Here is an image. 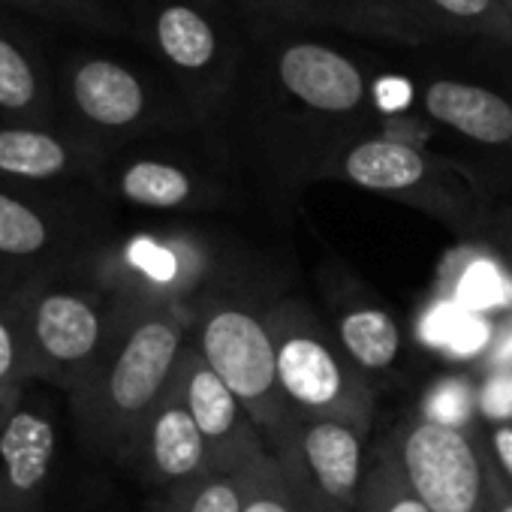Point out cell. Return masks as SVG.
<instances>
[{
  "label": "cell",
  "instance_id": "cell-5",
  "mask_svg": "<svg viewBox=\"0 0 512 512\" xmlns=\"http://www.w3.org/2000/svg\"><path fill=\"white\" fill-rule=\"evenodd\" d=\"M278 380L299 419H338L362 434L374 422V392L302 302H281L266 314Z\"/></svg>",
  "mask_w": 512,
  "mask_h": 512
},
{
  "label": "cell",
  "instance_id": "cell-17",
  "mask_svg": "<svg viewBox=\"0 0 512 512\" xmlns=\"http://www.w3.org/2000/svg\"><path fill=\"white\" fill-rule=\"evenodd\" d=\"M419 103L434 124L476 145H512V100L491 85L458 76H431L419 88Z\"/></svg>",
  "mask_w": 512,
  "mask_h": 512
},
{
  "label": "cell",
  "instance_id": "cell-22",
  "mask_svg": "<svg viewBox=\"0 0 512 512\" xmlns=\"http://www.w3.org/2000/svg\"><path fill=\"white\" fill-rule=\"evenodd\" d=\"M338 344L362 374L386 371L398 359L401 332L386 311L362 305L338 317Z\"/></svg>",
  "mask_w": 512,
  "mask_h": 512
},
{
  "label": "cell",
  "instance_id": "cell-1",
  "mask_svg": "<svg viewBox=\"0 0 512 512\" xmlns=\"http://www.w3.org/2000/svg\"><path fill=\"white\" fill-rule=\"evenodd\" d=\"M190 320L178 302H124L94 371L70 392L76 434L91 455H118L169 392Z\"/></svg>",
  "mask_w": 512,
  "mask_h": 512
},
{
  "label": "cell",
  "instance_id": "cell-34",
  "mask_svg": "<svg viewBox=\"0 0 512 512\" xmlns=\"http://www.w3.org/2000/svg\"><path fill=\"white\" fill-rule=\"evenodd\" d=\"M350 512H359V506H356V509H350Z\"/></svg>",
  "mask_w": 512,
  "mask_h": 512
},
{
  "label": "cell",
  "instance_id": "cell-16",
  "mask_svg": "<svg viewBox=\"0 0 512 512\" xmlns=\"http://www.w3.org/2000/svg\"><path fill=\"white\" fill-rule=\"evenodd\" d=\"M329 166L338 178L371 193L398 199L446 193V166L395 136H353L329 157Z\"/></svg>",
  "mask_w": 512,
  "mask_h": 512
},
{
  "label": "cell",
  "instance_id": "cell-28",
  "mask_svg": "<svg viewBox=\"0 0 512 512\" xmlns=\"http://www.w3.org/2000/svg\"><path fill=\"white\" fill-rule=\"evenodd\" d=\"M476 398H479V419H485L488 425L512 422V371L482 374Z\"/></svg>",
  "mask_w": 512,
  "mask_h": 512
},
{
  "label": "cell",
  "instance_id": "cell-15",
  "mask_svg": "<svg viewBox=\"0 0 512 512\" xmlns=\"http://www.w3.org/2000/svg\"><path fill=\"white\" fill-rule=\"evenodd\" d=\"M58 428L43 404L19 398L0 434V512H46Z\"/></svg>",
  "mask_w": 512,
  "mask_h": 512
},
{
  "label": "cell",
  "instance_id": "cell-24",
  "mask_svg": "<svg viewBox=\"0 0 512 512\" xmlns=\"http://www.w3.org/2000/svg\"><path fill=\"white\" fill-rule=\"evenodd\" d=\"M359 512H431V509L422 503V497L404 476L395 455L386 452L365 473L359 491Z\"/></svg>",
  "mask_w": 512,
  "mask_h": 512
},
{
  "label": "cell",
  "instance_id": "cell-32",
  "mask_svg": "<svg viewBox=\"0 0 512 512\" xmlns=\"http://www.w3.org/2000/svg\"><path fill=\"white\" fill-rule=\"evenodd\" d=\"M491 494H494V512H512V485L494 470V464H491Z\"/></svg>",
  "mask_w": 512,
  "mask_h": 512
},
{
  "label": "cell",
  "instance_id": "cell-11",
  "mask_svg": "<svg viewBox=\"0 0 512 512\" xmlns=\"http://www.w3.org/2000/svg\"><path fill=\"white\" fill-rule=\"evenodd\" d=\"M79 214L55 193L0 184V269L37 275L76 263Z\"/></svg>",
  "mask_w": 512,
  "mask_h": 512
},
{
  "label": "cell",
  "instance_id": "cell-21",
  "mask_svg": "<svg viewBox=\"0 0 512 512\" xmlns=\"http://www.w3.org/2000/svg\"><path fill=\"white\" fill-rule=\"evenodd\" d=\"M25 296L28 275H0V398H16L31 383Z\"/></svg>",
  "mask_w": 512,
  "mask_h": 512
},
{
  "label": "cell",
  "instance_id": "cell-20",
  "mask_svg": "<svg viewBox=\"0 0 512 512\" xmlns=\"http://www.w3.org/2000/svg\"><path fill=\"white\" fill-rule=\"evenodd\" d=\"M0 7L28 16L49 31L94 40H130L124 0H0Z\"/></svg>",
  "mask_w": 512,
  "mask_h": 512
},
{
  "label": "cell",
  "instance_id": "cell-27",
  "mask_svg": "<svg viewBox=\"0 0 512 512\" xmlns=\"http://www.w3.org/2000/svg\"><path fill=\"white\" fill-rule=\"evenodd\" d=\"M479 383H473L464 374L440 377L422 398L419 419H428L434 425L473 431V419L479 416Z\"/></svg>",
  "mask_w": 512,
  "mask_h": 512
},
{
  "label": "cell",
  "instance_id": "cell-25",
  "mask_svg": "<svg viewBox=\"0 0 512 512\" xmlns=\"http://www.w3.org/2000/svg\"><path fill=\"white\" fill-rule=\"evenodd\" d=\"M235 476L241 482V512H302V503L272 452Z\"/></svg>",
  "mask_w": 512,
  "mask_h": 512
},
{
  "label": "cell",
  "instance_id": "cell-12",
  "mask_svg": "<svg viewBox=\"0 0 512 512\" xmlns=\"http://www.w3.org/2000/svg\"><path fill=\"white\" fill-rule=\"evenodd\" d=\"M55 31L0 7V121L61 127Z\"/></svg>",
  "mask_w": 512,
  "mask_h": 512
},
{
  "label": "cell",
  "instance_id": "cell-33",
  "mask_svg": "<svg viewBox=\"0 0 512 512\" xmlns=\"http://www.w3.org/2000/svg\"><path fill=\"white\" fill-rule=\"evenodd\" d=\"M22 395H16V398H0V434H4V425H7V419H10V413H13V407L19 404Z\"/></svg>",
  "mask_w": 512,
  "mask_h": 512
},
{
  "label": "cell",
  "instance_id": "cell-13",
  "mask_svg": "<svg viewBox=\"0 0 512 512\" xmlns=\"http://www.w3.org/2000/svg\"><path fill=\"white\" fill-rule=\"evenodd\" d=\"M106 154L67 127L0 121V184L55 190L76 181H100Z\"/></svg>",
  "mask_w": 512,
  "mask_h": 512
},
{
  "label": "cell",
  "instance_id": "cell-8",
  "mask_svg": "<svg viewBox=\"0 0 512 512\" xmlns=\"http://www.w3.org/2000/svg\"><path fill=\"white\" fill-rule=\"evenodd\" d=\"M365 437L338 419H296L272 452L302 512H350L365 482Z\"/></svg>",
  "mask_w": 512,
  "mask_h": 512
},
{
  "label": "cell",
  "instance_id": "cell-29",
  "mask_svg": "<svg viewBox=\"0 0 512 512\" xmlns=\"http://www.w3.org/2000/svg\"><path fill=\"white\" fill-rule=\"evenodd\" d=\"M479 371L494 374V371H512V308L500 311L488 323V338L479 353Z\"/></svg>",
  "mask_w": 512,
  "mask_h": 512
},
{
  "label": "cell",
  "instance_id": "cell-9",
  "mask_svg": "<svg viewBox=\"0 0 512 512\" xmlns=\"http://www.w3.org/2000/svg\"><path fill=\"white\" fill-rule=\"evenodd\" d=\"M253 28L341 31L389 46H425L434 34L404 0H235Z\"/></svg>",
  "mask_w": 512,
  "mask_h": 512
},
{
  "label": "cell",
  "instance_id": "cell-3",
  "mask_svg": "<svg viewBox=\"0 0 512 512\" xmlns=\"http://www.w3.org/2000/svg\"><path fill=\"white\" fill-rule=\"evenodd\" d=\"M55 94L61 127L106 157L136 139L196 121L157 70L91 46L55 43Z\"/></svg>",
  "mask_w": 512,
  "mask_h": 512
},
{
  "label": "cell",
  "instance_id": "cell-26",
  "mask_svg": "<svg viewBox=\"0 0 512 512\" xmlns=\"http://www.w3.org/2000/svg\"><path fill=\"white\" fill-rule=\"evenodd\" d=\"M154 512H241V482L229 473H205L160 494Z\"/></svg>",
  "mask_w": 512,
  "mask_h": 512
},
{
  "label": "cell",
  "instance_id": "cell-23",
  "mask_svg": "<svg viewBox=\"0 0 512 512\" xmlns=\"http://www.w3.org/2000/svg\"><path fill=\"white\" fill-rule=\"evenodd\" d=\"M449 296L470 314H491L512 308V281L503 269L482 253H461L458 263L446 269Z\"/></svg>",
  "mask_w": 512,
  "mask_h": 512
},
{
  "label": "cell",
  "instance_id": "cell-7",
  "mask_svg": "<svg viewBox=\"0 0 512 512\" xmlns=\"http://www.w3.org/2000/svg\"><path fill=\"white\" fill-rule=\"evenodd\" d=\"M392 455L431 512H494L491 458L476 431L416 416L395 434Z\"/></svg>",
  "mask_w": 512,
  "mask_h": 512
},
{
  "label": "cell",
  "instance_id": "cell-4",
  "mask_svg": "<svg viewBox=\"0 0 512 512\" xmlns=\"http://www.w3.org/2000/svg\"><path fill=\"white\" fill-rule=\"evenodd\" d=\"M76 263L28 275L25 296L28 377L67 395L103 359L124 311V299L97 278L79 281Z\"/></svg>",
  "mask_w": 512,
  "mask_h": 512
},
{
  "label": "cell",
  "instance_id": "cell-18",
  "mask_svg": "<svg viewBox=\"0 0 512 512\" xmlns=\"http://www.w3.org/2000/svg\"><path fill=\"white\" fill-rule=\"evenodd\" d=\"M100 181L124 202L148 211H178L202 202V178L181 160L163 154H112Z\"/></svg>",
  "mask_w": 512,
  "mask_h": 512
},
{
  "label": "cell",
  "instance_id": "cell-19",
  "mask_svg": "<svg viewBox=\"0 0 512 512\" xmlns=\"http://www.w3.org/2000/svg\"><path fill=\"white\" fill-rule=\"evenodd\" d=\"M407 10L440 37H479L512 52L509 0H404Z\"/></svg>",
  "mask_w": 512,
  "mask_h": 512
},
{
  "label": "cell",
  "instance_id": "cell-31",
  "mask_svg": "<svg viewBox=\"0 0 512 512\" xmlns=\"http://www.w3.org/2000/svg\"><path fill=\"white\" fill-rule=\"evenodd\" d=\"M485 452L494 464V470L512 485V422L506 425H488V437H482Z\"/></svg>",
  "mask_w": 512,
  "mask_h": 512
},
{
  "label": "cell",
  "instance_id": "cell-10",
  "mask_svg": "<svg viewBox=\"0 0 512 512\" xmlns=\"http://www.w3.org/2000/svg\"><path fill=\"white\" fill-rule=\"evenodd\" d=\"M172 389L181 395L184 407L190 410L208 452L211 473L235 476L256 458L269 455V446L241 407V401L229 392V386L214 374V368L199 356V350L187 341Z\"/></svg>",
  "mask_w": 512,
  "mask_h": 512
},
{
  "label": "cell",
  "instance_id": "cell-35",
  "mask_svg": "<svg viewBox=\"0 0 512 512\" xmlns=\"http://www.w3.org/2000/svg\"><path fill=\"white\" fill-rule=\"evenodd\" d=\"M509 7H512V0H509Z\"/></svg>",
  "mask_w": 512,
  "mask_h": 512
},
{
  "label": "cell",
  "instance_id": "cell-30",
  "mask_svg": "<svg viewBox=\"0 0 512 512\" xmlns=\"http://www.w3.org/2000/svg\"><path fill=\"white\" fill-rule=\"evenodd\" d=\"M416 91H413V82L407 76H371V109H389V112H398V109H407L413 103Z\"/></svg>",
  "mask_w": 512,
  "mask_h": 512
},
{
  "label": "cell",
  "instance_id": "cell-14",
  "mask_svg": "<svg viewBox=\"0 0 512 512\" xmlns=\"http://www.w3.org/2000/svg\"><path fill=\"white\" fill-rule=\"evenodd\" d=\"M121 458L139 473L145 485L157 488L160 494L211 473L205 440L172 386L139 425Z\"/></svg>",
  "mask_w": 512,
  "mask_h": 512
},
{
  "label": "cell",
  "instance_id": "cell-6",
  "mask_svg": "<svg viewBox=\"0 0 512 512\" xmlns=\"http://www.w3.org/2000/svg\"><path fill=\"white\" fill-rule=\"evenodd\" d=\"M190 344L241 401L250 422L260 428L269 452H275L299 416L281 389L275 344L266 320L220 302L199 314Z\"/></svg>",
  "mask_w": 512,
  "mask_h": 512
},
{
  "label": "cell",
  "instance_id": "cell-2",
  "mask_svg": "<svg viewBox=\"0 0 512 512\" xmlns=\"http://www.w3.org/2000/svg\"><path fill=\"white\" fill-rule=\"evenodd\" d=\"M130 40L196 121L223 106L244 64L250 25L235 0H124Z\"/></svg>",
  "mask_w": 512,
  "mask_h": 512
}]
</instances>
